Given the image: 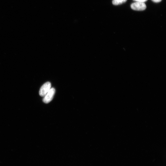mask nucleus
<instances>
[{"mask_svg":"<svg viewBox=\"0 0 166 166\" xmlns=\"http://www.w3.org/2000/svg\"><path fill=\"white\" fill-rule=\"evenodd\" d=\"M51 88V84L47 82L42 85L39 91V94L41 97H44Z\"/></svg>","mask_w":166,"mask_h":166,"instance_id":"f257e3e1","label":"nucleus"},{"mask_svg":"<svg viewBox=\"0 0 166 166\" xmlns=\"http://www.w3.org/2000/svg\"><path fill=\"white\" fill-rule=\"evenodd\" d=\"M55 92L56 90L54 88H51L44 97L43 99V102L45 103H48L51 102L53 98Z\"/></svg>","mask_w":166,"mask_h":166,"instance_id":"f03ea898","label":"nucleus"},{"mask_svg":"<svg viewBox=\"0 0 166 166\" xmlns=\"http://www.w3.org/2000/svg\"><path fill=\"white\" fill-rule=\"evenodd\" d=\"M131 7L134 10L142 11L146 9L147 6L144 2H136L132 4L131 5Z\"/></svg>","mask_w":166,"mask_h":166,"instance_id":"7ed1b4c3","label":"nucleus"},{"mask_svg":"<svg viewBox=\"0 0 166 166\" xmlns=\"http://www.w3.org/2000/svg\"><path fill=\"white\" fill-rule=\"evenodd\" d=\"M127 1V0H113L112 3L114 5H117L123 4Z\"/></svg>","mask_w":166,"mask_h":166,"instance_id":"20e7f679","label":"nucleus"},{"mask_svg":"<svg viewBox=\"0 0 166 166\" xmlns=\"http://www.w3.org/2000/svg\"><path fill=\"white\" fill-rule=\"evenodd\" d=\"M134 1H136V2H139L144 3L145 2L147 1V0H134Z\"/></svg>","mask_w":166,"mask_h":166,"instance_id":"39448f33","label":"nucleus"},{"mask_svg":"<svg viewBox=\"0 0 166 166\" xmlns=\"http://www.w3.org/2000/svg\"><path fill=\"white\" fill-rule=\"evenodd\" d=\"M152 1L155 3H159L161 2L162 0H152Z\"/></svg>","mask_w":166,"mask_h":166,"instance_id":"423d86ee","label":"nucleus"}]
</instances>
